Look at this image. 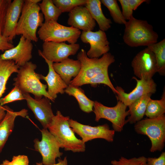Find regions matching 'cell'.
Returning <instances> with one entry per match:
<instances>
[{
    "instance_id": "obj_2",
    "label": "cell",
    "mask_w": 165,
    "mask_h": 165,
    "mask_svg": "<svg viewBox=\"0 0 165 165\" xmlns=\"http://www.w3.org/2000/svg\"><path fill=\"white\" fill-rule=\"evenodd\" d=\"M40 0L24 1L17 25L16 35L23 36L31 41L37 42L36 32L43 24V15L40 12L38 3Z\"/></svg>"
},
{
    "instance_id": "obj_35",
    "label": "cell",
    "mask_w": 165,
    "mask_h": 165,
    "mask_svg": "<svg viewBox=\"0 0 165 165\" xmlns=\"http://www.w3.org/2000/svg\"><path fill=\"white\" fill-rule=\"evenodd\" d=\"M11 0H0V34H2L7 9Z\"/></svg>"
},
{
    "instance_id": "obj_15",
    "label": "cell",
    "mask_w": 165,
    "mask_h": 165,
    "mask_svg": "<svg viewBox=\"0 0 165 165\" xmlns=\"http://www.w3.org/2000/svg\"><path fill=\"white\" fill-rule=\"evenodd\" d=\"M29 108L33 113L36 119L43 128L47 129L55 115L53 114L50 100L43 97L37 99L32 97L28 93L23 94Z\"/></svg>"
},
{
    "instance_id": "obj_8",
    "label": "cell",
    "mask_w": 165,
    "mask_h": 165,
    "mask_svg": "<svg viewBox=\"0 0 165 165\" xmlns=\"http://www.w3.org/2000/svg\"><path fill=\"white\" fill-rule=\"evenodd\" d=\"M127 107L119 101L113 107L106 106L97 101H94L93 111L95 116V121L98 122L101 119H106L112 123L115 132H120L126 124V118L129 115L128 111H126Z\"/></svg>"
},
{
    "instance_id": "obj_18",
    "label": "cell",
    "mask_w": 165,
    "mask_h": 165,
    "mask_svg": "<svg viewBox=\"0 0 165 165\" xmlns=\"http://www.w3.org/2000/svg\"><path fill=\"white\" fill-rule=\"evenodd\" d=\"M68 16V24L82 31H92L96 26L95 20L83 6L75 7L69 12Z\"/></svg>"
},
{
    "instance_id": "obj_36",
    "label": "cell",
    "mask_w": 165,
    "mask_h": 165,
    "mask_svg": "<svg viewBox=\"0 0 165 165\" xmlns=\"http://www.w3.org/2000/svg\"><path fill=\"white\" fill-rule=\"evenodd\" d=\"M122 9V15L124 19L126 20H129L133 15V11L130 6L128 0H119Z\"/></svg>"
},
{
    "instance_id": "obj_12",
    "label": "cell",
    "mask_w": 165,
    "mask_h": 165,
    "mask_svg": "<svg viewBox=\"0 0 165 165\" xmlns=\"http://www.w3.org/2000/svg\"><path fill=\"white\" fill-rule=\"evenodd\" d=\"M131 65L134 74L140 79H152L157 72L154 54L148 47L135 55L131 62Z\"/></svg>"
},
{
    "instance_id": "obj_20",
    "label": "cell",
    "mask_w": 165,
    "mask_h": 165,
    "mask_svg": "<svg viewBox=\"0 0 165 165\" xmlns=\"http://www.w3.org/2000/svg\"><path fill=\"white\" fill-rule=\"evenodd\" d=\"M43 58L47 64L49 72L46 76L40 74V79L43 80L46 82L48 88L47 93L54 101L58 94L64 93V90L68 86L54 70L53 66V62L45 57Z\"/></svg>"
},
{
    "instance_id": "obj_9",
    "label": "cell",
    "mask_w": 165,
    "mask_h": 165,
    "mask_svg": "<svg viewBox=\"0 0 165 165\" xmlns=\"http://www.w3.org/2000/svg\"><path fill=\"white\" fill-rule=\"evenodd\" d=\"M41 140L38 138L34 140L35 150L39 152L42 157V163L46 165L56 163V159L60 158L63 153L60 151V144L55 137L47 129L41 130Z\"/></svg>"
},
{
    "instance_id": "obj_16",
    "label": "cell",
    "mask_w": 165,
    "mask_h": 165,
    "mask_svg": "<svg viewBox=\"0 0 165 165\" xmlns=\"http://www.w3.org/2000/svg\"><path fill=\"white\" fill-rule=\"evenodd\" d=\"M33 45L31 41L21 36L17 46L5 51L0 55L2 59L12 60L19 67L24 65L32 58Z\"/></svg>"
},
{
    "instance_id": "obj_34",
    "label": "cell",
    "mask_w": 165,
    "mask_h": 165,
    "mask_svg": "<svg viewBox=\"0 0 165 165\" xmlns=\"http://www.w3.org/2000/svg\"><path fill=\"white\" fill-rule=\"evenodd\" d=\"M29 159L28 156L24 155L13 156L11 161L5 160L0 165H29Z\"/></svg>"
},
{
    "instance_id": "obj_17",
    "label": "cell",
    "mask_w": 165,
    "mask_h": 165,
    "mask_svg": "<svg viewBox=\"0 0 165 165\" xmlns=\"http://www.w3.org/2000/svg\"><path fill=\"white\" fill-rule=\"evenodd\" d=\"M23 0H14L7 9L2 35L11 43L16 35V29L21 13Z\"/></svg>"
},
{
    "instance_id": "obj_37",
    "label": "cell",
    "mask_w": 165,
    "mask_h": 165,
    "mask_svg": "<svg viewBox=\"0 0 165 165\" xmlns=\"http://www.w3.org/2000/svg\"><path fill=\"white\" fill-rule=\"evenodd\" d=\"M147 165H165V152H163L158 158H147Z\"/></svg>"
},
{
    "instance_id": "obj_21",
    "label": "cell",
    "mask_w": 165,
    "mask_h": 165,
    "mask_svg": "<svg viewBox=\"0 0 165 165\" xmlns=\"http://www.w3.org/2000/svg\"><path fill=\"white\" fill-rule=\"evenodd\" d=\"M53 66L55 71L68 86L72 78L76 77L79 74L81 64L78 60L68 58L61 62L53 63Z\"/></svg>"
},
{
    "instance_id": "obj_25",
    "label": "cell",
    "mask_w": 165,
    "mask_h": 165,
    "mask_svg": "<svg viewBox=\"0 0 165 165\" xmlns=\"http://www.w3.org/2000/svg\"><path fill=\"white\" fill-rule=\"evenodd\" d=\"M19 68L14 61L3 60L0 56V99L6 89L9 78L13 73H17Z\"/></svg>"
},
{
    "instance_id": "obj_32",
    "label": "cell",
    "mask_w": 165,
    "mask_h": 165,
    "mask_svg": "<svg viewBox=\"0 0 165 165\" xmlns=\"http://www.w3.org/2000/svg\"><path fill=\"white\" fill-rule=\"evenodd\" d=\"M111 164L112 165H147V158L141 156L127 159L121 156L118 160H112Z\"/></svg>"
},
{
    "instance_id": "obj_6",
    "label": "cell",
    "mask_w": 165,
    "mask_h": 165,
    "mask_svg": "<svg viewBox=\"0 0 165 165\" xmlns=\"http://www.w3.org/2000/svg\"><path fill=\"white\" fill-rule=\"evenodd\" d=\"M134 130L139 134L147 136L150 140L151 146L150 151H161L165 142V115L158 117L145 118L137 122Z\"/></svg>"
},
{
    "instance_id": "obj_19",
    "label": "cell",
    "mask_w": 165,
    "mask_h": 165,
    "mask_svg": "<svg viewBox=\"0 0 165 165\" xmlns=\"http://www.w3.org/2000/svg\"><path fill=\"white\" fill-rule=\"evenodd\" d=\"M5 107L6 115L0 122V153L13 131L16 117L20 116L25 118L28 114V111L25 109L14 112L8 106H5Z\"/></svg>"
},
{
    "instance_id": "obj_29",
    "label": "cell",
    "mask_w": 165,
    "mask_h": 165,
    "mask_svg": "<svg viewBox=\"0 0 165 165\" xmlns=\"http://www.w3.org/2000/svg\"><path fill=\"white\" fill-rule=\"evenodd\" d=\"M100 1L101 3L108 9L114 22L119 24H125L127 21L123 17L117 0Z\"/></svg>"
},
{
    "instance_id": "obj_31",
    "label": "cell",
    "mask_w": 165,
    "mask_h": 165,
    "mask_svg": "<svg viewBox=\"0 0 165 165\" xmlns=\"http://www.w3.org/2000/svg\"><path fill=\"white\" fill-rule=\"evenodd\" d=\"M54 5L62 13L69 12L75 7L84 5L87 0H53Z\"/></svg>"
},
{
    "instance_id": "obj_38",
    "label": "cell",
    "mask_w": 165,
    "mask_h": 165,
    "mask_svg": "<svg viewBox=\"0 0 165 165\" xmlns=\"http://www.w3.org/2000/svg\"><path fill=\"white\" fill-rule=\"evenodd\" d=\"M14 47L8 38L0 34V51L2 52L10 49Z\"/></svg>"
},
{
    "instance_id": "obj_11",
    "label": "cell",
    "mask_w": 165,
    "mask_h": 165,
    "mask_svg": "<svg viewBox=\"0 0 165 165\" xmlns=\"http://www.w3.org/2000/svg\"><path fill=\"white\" fill-rule=\"evenodd\" d=\"M80 48L78 43L68 44L64 42H44L42 45V50H38L39 55L53 62L62 61L71 55L76 53Z\"/></svg>"
},
{
    "instance_id": "obj_22",
    "label": "cell",
    "mask_w": 165,
    "mask_h": 165,
    "mask_svg": "<svg viewBox=\"0 0 165 165\" xmlns=\"http://www.w3.org/2000/svg\"><path fill=\"white\" fill-rule=\"evenodd\" d=\"M84 5L93 18L97 22L100 30L105 31L111 28L112 24L111 20L106 18L101 8L100 0H87V2Z\"/></svg>"
},
{
    "instance_id": "obj_1",
    "label": "cell",
    "mask_w": 165,
    "mask_h": 165,
    "mask_svg": "<svg viewBox=\"0 0 165 165\" xmlns=\"http://www.w3.org/2000/svg\"><path fill=\"white\" fill-rule=\"evenodd\" d=\"M69 116H64L59 111L53 117L47 129L55 137L61 148L65 151L83 152L86 150L85 143L78 138L70 127Z\"/></svg>"
},
{
    "instance_id": "obj_33",
    "label": "cell",
    "mask_w": 165,
    "mask_h": 165,
    "mask_svg": "<svg viewBox=\"0 0 165 165\" xmlns=\"http://www.w3.org/2000/svg\"><path fill=\"white\" fill-rule=\"evenodd\" d=\"M25 100L23 93L16 86L3 98L0 99V105H3L16 101Z\"/></svg>"
},
{
    "instance_id": "obj_7",
    "label": "cell",
    "mask_w": 165,
    "mask_h": 165,
    "mask_svg": "<svg viewBox=\"0 0 165 165\" xmlns=\"http://www.w3.org/2000/svg\"><path fill=\"white\" fill-rule=\"evenodd\" d=\"M37 33L39 38L43 42H67L74 44L76 43L81 33L77 28L62 25L57 21H50L43 23Z\"/></svg>"
},
{
    "instance_id": "obj_40",
    "label": "cell",
    "mask_w": 165,
    "mask_h": 165,
    "mask_svg": "<svg viewBox=\"0 0 165 165\" xmlns=\"http://www.w3.org/2000/svg\"><path fill=\"white\" fill-rule=\"evenodd\" d=\"M68 160L67 157H65L63 159H59L58 162L53 164L48 165H68ZM33 165H46L43 164L42 163H36Z\"/></svg>"
},
{
    "instance_id": "obj_26",
    "label": "cell",
    "mask_w": 165,
    "mask_h": 165,
    "mask_svg": "<svg viewBox=\"0 0 165 165\" xmlns=\"http://www.w3.org/2000/svg\"><path fill=\"white\" fill-rule=\"evenodd\" d=\"M154 53L156 62L157 72L165 75V39L148 47Z\"/></svg>"
},
{
    "instance_id": "obj_4",
    "label": "cell",
    "mask_w": 165,
    "mask_h": 165,
    "mask_svg": "<svg viewBox=\"0 0 165 165\" xmlns=\"http://www.w3.org/2000/svg\"><path fill=\"white\" fill-rule=\"evenodd\" d=\"M36 68V65L31 61L20 67L16 76L13 79V85L16 86L23 94H33L35 99H40L44 96L54 102L46 90L47 85L41 82L40 74L35 71Z\"/></svg>"
},
{
    "instance_id": "obj_24",
    "label": "cell",
    "mask_w": 165,
    "mask_h": 165,
    "mask_svg": "<svg viewBox=\"0 0 165 165\" xmlns=\"http://www.w3.org/2000/svg\"><path fill=\"white\" fill-rule=\"evenodd\" d=\"M64 92L76 99L80 108L83 112L89 113L93 111L94 101L89 99L85 94L84 90L79 87L69 84L65 89Z\"/></svg>"
},
{
    "instance_id": "obj_28",
    "label": "cell",
    "mask_w": 165,
    "mask_h": 165,
    "mask_svg": "<svg viewBox=\"0 0 165 165\" xmlns=\"http://www.w3.org/2000/svg\"><path fill=\"white\" fill-rule=\"evenodd\" d=\"M38 5L44 16L45 22L57 21L62 12L54 5L52 0H43Z\"/></svg>"
},
{
    "instance_id": "obj_14",
    "label": "cell",
    "mask_w": 165,
    "mask_h": 165,
    "mask_svg": "<svg viewBox=\"0 0 165 165\" xmlns=\"http://www.w3.org/2000/svg\"><path fill=\"white\" fill-rule=\"evenodd\" d=\"M80 37L83 42L90 45V49L86 53L90 58H98L110 50V43L105 31L100 30L95 32L82 31Z\"/></svg>"
},
{
    "instance_id": "obj_5",
    "label": "cell",
    "mask_w": 165,
    "mask_h": 165,
    "mask_svg": "<svg viewBox=\"0 0 165 165\" xmlns=\"http://www.w3.org/2000/svg\"><path fill=\"white\" fill-rule=\"evenodd\" d=\"M81 63V68L79 74L70 82V85L79 87L96 75L108 70L109 66L115 61L114 56L110 53L102 55L100 58H90L86 51L82 49L77 56Z\"/></svg>"
},
{
    "instance_id": "obj_39",
    "label": "cell",
    "mask_w": 165,
    "mask_h": 165,
    "mask_svg": "<svg viewBox=\"0 0 165 165\" xmlns=\"http://www.w3.org/2000/svg\"><path fill=\"white\" fill-rule=\"evenodd\" d=\"M129 2L132 10H135L142 3L144 2H147L146 0H128Z\"/></svg>"
},
{
    "instance_id": "obj_3",
    "label": "cell",
    "mask_w": 165,
    "mask_h": 165,
    "mask_svg": "<svg viewBox=\"0 0 165 165\" xmlns=\"http://www.w3.org/2000/svg\"><path fill=\"white\" fill-rule=\"evenodd\" d=\"M125 25L123 39L128 46L148 47L157 42L158 35L146 20L137 19L132 15Z\"/></svg>"
},
{
    "instance_id": "obj_41",
    "label": "cell",
    "mask_w": 165,
    "mask_h": 165,
    "mask_svg": "<svg viewBox=\"0 0 165 165\" xmlns=\"http://www.w3.org/2000/svg\"><path fill=\"white\" fill-rule=\"evenodd\" d=\"M6 112L5 106H3L0 105V122L5 116Z\"/></svg>"
},
{
    "instance_id": "obj_10",
    "label": "cell",
    "mask_w": 165,
    "mask_h": 165,
    "mask_svg": "<svg viewBox=\"0 0 165 165\" xmlns=\"http://www.w3.org/2000/svg\"><path fill=\"white\" fill-rule=\"evenodd\" d=\"M70 127L81 138L83 142H86L97 139H104L109 142L113 141L115 131L111 130L107 124L93 127L81 124L76 120L70 119Z\"/></svg>"
},
{
    "instance_id": "obj_30",
    "label": "cell",
    "mask_w": 165,
    "mask_h": 165,
    "mask_svg": "<svg viewBox=\"0 0 165 165\" xmlns=\"http://www.w3.org/2000/svg\"><path fill=\"white\" fill-rule=\"evenodd\" d=\"M103 84L108 86L115 94L118 92L112 83L109 79L108 70L99 73L86 81L85 84H90L92 86L96 87L98 84Z\"/></svg>"
},
{
    "instance_id": "obj_23",
    "label": "cell",
    "mask_w": 165,
    "mask_h": 165,
    "mask_svg": "<svg viewBox=\"0 0 165 165\" xmlns=\"http://www.w3.org/2000/svg\"><path fill=\"white\" fill-rule=\"evenodd\" d=\"M152 95L151 94H146L128 106L130 116L126 120V124H135L142 119L145 115L147 104Z\"/></svg>"
},
{
    "instance_id": "obj_27",
    "label": "cell",
    "mask_w": 165,
    "mask_h": 165,
    "mask_svg": "<svg viewBox=\"0 0 165 165\" xmlns=\"http://www.w3.org/2000/svg\"><path fill=\"white\" fill-rule=\"evenodd\" d=\"M165 113V90H163L162 97L160 100L151 98L147 105L145 115L148 118L158 117Z\"/></svg>"
},
{
    "instance_id": "obj_13",
    "label": "cell",
    "mask_w": 165,
    "mask_h": 165,
    "mask_svg": "<svg viewBox=\"0 0 165 165\" xmlns=\"http://www.w3.org/2000/svg\"><path fill=\"white\" fill-rule=\"evenodd\" d=\"M133 78L136 81L134 89L129 93L125 92L121 86L115 87L118 93L116 94L117 101H119L128 107L143 96L148 94H153L156 90V84L152 79H138L136 77Z\"/></svg>"
}]
</instances>
